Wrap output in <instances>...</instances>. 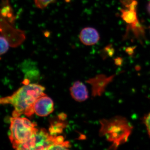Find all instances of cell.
<instances>
[{
  "label": "cell",
  "mask_w": 150,
  "mask_h": 150,
  "mask_svg": "<svg viewBox=\"0 0 150 150\" xmlns=\"http://www.w3.org/2000/svg\"><path fill=\"white\" fill-rule=\"evenodd\" d=\"M10 121L9 138L13 148L29 140L38 130L35 123L25 118L13 117Z\"/></svg>",
  "instance_id": "3957f363"
},
{
  "label": "cell",
  "mask_w": 150,
  "mask_h": 150,
  "mask_svg": "<svg viewBox=\"0 0 150 150\" xmlns=\"http://www.w3.org/2000/svg\"><path fill=\"white\" fill-rule=\"evenodd\" d=\"M100 122V137H104L111 143L110 150H116L119 146L126 143L134 129L127 118L119 115L109 119L103 118Z\"/></svg>",
  "instance_id": "7a4b0ae2"
},
{
  "label": "cell",
  "mask_w": 150,
  "mask_h": 150,
  "mask_svg": "<svg viewBox=\"0 0 150 150\" xmlns=\"http://www.w3.org/2000/svg\"><path fill=\"white\" fill-rule=\"evenodd\" d=\"M70 147V143L68 141H65L62 144L53 145L49 148L48 150H67Z\"/></svg>",
  "instance_id": "4fadbf2b"
},
{
  "label": "cell",
  "mask_w": 150,
  "mask_h": 150,
  "mask_svg": "<svg viewBox=\"0 0 150 150\" xmlns=\"http://www.w3.org/2000/svg\"><path fill=\"white\" fill-rule=\"evenodd\" d=\"M70 91L73 98L79 102L85 101L88 98V92L86 86L79 81L75 82L70 88Z\"/></svg>",
  "instance_id": "ba28073f"
},
{
  "label": "cell",
  "mask_w": 150,
  "mask_h": 150,
  "mask_svg": "<svg viewBox=\"0 0 150 150\" xmlns=\"http://www.w3.org/2000/svg\"><path fill=\"white\" fill-rule=\"evenodd\" d=\"M115 76V75L107 76L105 75L99 74L87 81L86 82L91 86L92 96H101Z\"/></svg>",
  "instance_id": "5b68a950"
},
{
  "label": "cell",
  "mask_w": 150,
  "mask_h": 150,
  "mask_svg": "<svg viewBox=\"0 0 150 150\" xmlns=\"http://www.w3.org/2000/svg\"><path fill=\"white\" fill-rule=\"evenodd\" d=\"M65 126L64 123L61 122L51 123L49 129V133L52 136H57L58 134H61L63 132Z\"/></svg>",
  "instance_id": "8fae6325"
},
{
  "label": "cell",
  "mask_w": 150,
  "mask_h": 150,
  "mask_svg": "<svg viewBox=\"0 0 150 150\" xmlns=\"http://www.w3.org/2000/svg\"><path fill=\"white\" fill-rule=\"evenodd\" d=\"M45 89L43 86L37 84H25L10 96L1 98V103L13 106V117H19L23 114L29 117L34 113L33 105L45 94Z\"/></svg>",
  "instance_id": "6da1fadb"
},
{
  "label": "cell",
  "mask_w": 150,
  "mask_h": 150,
  "mask_svg": "<svg viewBox=\"0 0 150 150\" xmlns=\"http://www.w3.org/2000/svg\"><path fill=\"white\" fill-rule=\"evenodd\" d=\"M143 121L146 128L148 135L150 138V112L144 116Z\"/></svg>",
  "instance_id": "5bb4252c"
},
{
  "label": "cell",
  "mask_w": 150,
  "mask_h": 150,
  "mask_svg": "<svg viewBox=\"0 0 150 150\" xmlns=\"http://www.w3.org/2000/svg\"><path fill=\"white\" fill-rule=\"evenodd\" d=\"M79 38L84 45L92 46L99 41L100 35L97 30L94 28L86 27L81 30Z\"/></svg>",
  "instance_id": "52a82bcc"
},
{
  "label": "cell",
  "mask_w": 150,
  "mask_h": 150,
  "mask_svg": "<svg viewBox=\"0 0 150 150\" xmlns=\"http://www.w3.org/2000/svg\"><path fill=\"white\" fill-rule=\"evenodd\" d=\"M56 0H34L35 4L38 8L43 9L48 6L55 2Z\"/></svg>",
  "instance_id": "7c38bea8"
},
{
  "label": "cell",
  "mask_w": 150,
  "mask_h": 150,
  "mask_svg": "<svg viewBox=\"0 0 150 150\" xmlns=\"http://www.w3.org/2000/svg\"><path fill=\"white\" fill-rule=\"evenodd\" d=\"M1 18L14 23L16 17L8 0H2L1 10Z\"/></svg>",
  "instance_id": "30bf717a"
},
{
  "label": "cell",
  "mask_w": 150,
  "mask_h": 150,
  "mask_svg": "<svg viewBox=\"0 0 150 150\" xmlns=\"http://www.w3.org/2000/svg\"><path fill=\"white\" fill-rule=\"evenodd\" d=\"M13 23L1 18V38L5 39L10 47H16L25 39L24 31L13 26Z\"/></svg>",
  "instance_id": "277c9868"
},
{
  "label": "cell",
  "mask_w": 150,
  "mask_h": 150,
  "mask_svg": "<svg viewBox=\"0 0 150 150\" xmlns=\"http://www.w3.org/2000/svg\"><path fill=\"white\" fill-rule=\"evenodd\" d=\"M137 2L134 0L130 3V4L127 5L129 8L128 9L123 10L122 12V17L123 20L129 24H136L137 22V14L135 10Z\"/></svg>",
  "instance_id": "9c48e42d"
},
{
  "label": "cell",
  "mask_w": 150,
  "mask_h": 150,
  "mask_svg": "<svg viewBox=\"0 0 150 150\" xmlns=\"http://www.w3.org/2000/svg\"><path fill=\"white\" fill-rule=\"evenodd\" d=\"M34 113L40 117L48 116L54 110L53 100L46 94L39 97L33 105Z\"/></svg>",
  "instance_id": "8992f818"
}]
</instances>
